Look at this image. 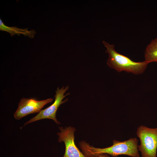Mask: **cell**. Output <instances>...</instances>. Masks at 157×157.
<instances>
[{
    "instance_id": "6da1fadb",
    "label": "cell",
    "mask_w": 157,
    "mask_h": 157,
    "mask_svg": "<svg viewBox=\"0 0 157 157\" xmlns=\"http://www.w3.org/2000/svg\"><path fill=\"white\" fill-rule=\"evenodd\" d=\"M112 145L106 148H96L84 141L80 142L79 145L82 153L86 157H94L99 154H106L113 157L124 155L131 157H140L138 152V140L131 138L123 141L114 140Z\"/></svg>"
},
{
    "instance_id": "7a4b0ae2",
    "label": "cell",
    "mask_w": 157,
    "mask_h": 157,
    "mask_svg": "<svg viewBox=\"0 0 157 157\" xmlns=\"http://www.w3.org/2000/svg\"><path fill=\"white\" fill-rule=\"evenodd\" d=\"M102 43L106 49V52L108 54L106 63L111 68L118 72L125 71L135 74H141L146 69L148 63L145 60L141 62L133 61L117 52L114 44H110L104 41Z\"/></svg>"
},
{
    "instance_id": "3957f363",
    "label": "cell",
    "mask_w": 157,
    "mask_h": 157,
    "mask_svg": "<svg viewBox=\"0 0 157 157\" xmlns=\"http://www.w3.org/2000/svg\"><path fill=\"white\" fill-rule=\"evenodd\" d=\"M136 134L140 140L138 148L141 157H157V127L150 128L141 125L137 128Z\"/></svg>"
},
{
    "instance_id": "277c9868",
    "label": "cell",
    "mask_w": 157,
    "mask_h": 157,
    "mask_svg": "<svg viewBox=\"0 0 157 157\" xmlns=\"http://www.w3.org/2000/svg\"><path fill=\"white\" fill-rule=\"evenodd\" d=\"M69 89V86L63 87L60 89L57 88L55 95V101L51 106L41 110L35 116L24 123L25 126L31 123L44 119H48L53 120L57 124H60L56 117V114L60 105L67 101L68 99L63 101L66 96L69 93L65 95V93Z\"/></svg>"
},
{
    "instance_id": "5b68a950",
    "label": "cell",
    "mask_w": 157,
    "mask_h": 157,
    "mask_svg": "<svg viewBox=\"0 0 157 157\" xmlns=\"http://www.w3.org/2000/svg\"><path fill=\"white\" fill-rule=\"evenodd\" d=\"M53 100L52 98L38 101L33 98H23L20 100L14 114V117L16 119L19 120L28 115L39 113L45 105Z\"/></svg>"
},
{
    "instance_id": "8992f818",
    "label": "cell",
    "mask_w": 157,
    "mask_h": 157,
    "mask_svg": "<svg viewBox=\"0 0 157 157\" xmlns=\"http://www.w3.org/2000/svg\"><path fill=\"white\" fill-rule=\"evenodd\" d=\"M59 129L60 132L57 133L59 136L58 141L63 142L65 145V152L63 157H86L75 143L74 133L76 129L70 126L65 128L60 127Z\"/></svg>"
},
{
    "instance_id": "52a82bcc",
    "label": "cell",
    "mask_w": 157,
    "mask_h": 157,
    "mask_svg": "<svg viewBox=\"0 0 157 157\" xmlns=\"http://www.w3.org/2000/svg\"><path fill=\"white\" fill-rule=\"evenodd\" d=\"M27 28L22 29L16 27H9L6 25L0 19V30L2 31H6L10 34L11 36L17 34L19 36L23 34L25 36H28L31 38H34L36 33V31L33 29L28 31Z\"/></svg>"
},
{
    "instance_id": "ba28073f",
    "label": "cell",
    "mask_w": 157,
    "mask_h": 157,
    "mask_svg": "<svg viewBox=\"0 0 157 157\" xmlns=\"http://www.w3.org/2000/svg\"><path fill=\"white\" fill-rule=\"evenodd\" d=\"M145 61L149 63L157 62V38L151 41L144 53Z\"/></svg>"
},
{
    "instance_id": "9c48e42d",
    "label": "cell",
    "mask_w": 157,
    "mask_h": 157,
    "mask_svg": "<svg viewBox=\"0 0 157 157\" xmlns=\"http://www.w3.org/2000/svg\"><path fill=\"white\" fill-rule=\"evenodd\" d=\"M94 157H110L107 154H103L99 155Z\"/></svg>"
}]
</instances>
